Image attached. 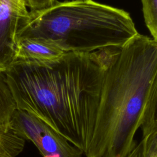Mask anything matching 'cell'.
Here are the masks:
<instances>
[{"label": "cell", "mask_w": 157, "mask_h": 157, "mask_svg": "<svg viewBox=\"0 0 157 157\" xmlns=\"http://www.w3.org/2000/svg\"><path fill=\"white\" fill-rule=\"evenodd\" d=\"M139 34L129 13L93 0L59 2L45 10L29 11L18 40L49 39L64 52L89 53L121 48Z\"/></svg>", "instance_id": "cell-3"}, {"label": "cell", "mask_w": 157, "mask_h": 157, "mask_svg": "<svg viewBox=\"0 0 157 157\" xmlns=\"http://www.w3.org/2000/svg\"><path fill=\"white\" fill-rule=\"evenodd\" d=\"M145 24L152 38L157 41V0H141Z\"/></svg>", "instance_id": "cell-9"}, {"label": "cell", "mask_w": 157, "mask_h": 157, "mask_svg": "<svg viewBox=\"0 0 157 157\" xmlns=\"http://www.w3.org/2000/svg\"><path fill=\"white\" fill-rule=\"evenodd\" d=\"M115 49L66 52L50 61L15 60L4 75L16 109L39 118L84 153Z\"/></svg>", "instance_id": "cell-1"}, {"label": "cell", "mask_w": 157, "mask_h": 157, "mask_svg": "<svg viewBox=\"0 0 157 157\" xmlns=\"http://www.w3.org/2000/svg\"><path fill=\"white\" fill-rule=\"evenodd\" d=\"M4 71L0 69V126L8 129L11 128V118L17 109L6 82Z\"/></svg>", "instance_id": "cell-7"}, {"label": "cell", "mask_w": 157, "mask_h": 157, "mask_svg": "<svg viewBox=\"0 0 157 157\" xmlns=\"http://www.w3.org/2000/svg\"><path fill=\"white\" fill-rule=\"evenodd\" d=\"M28 15L25 0H0V69L14 61L17 33Z\"/></svg>", "instance_id": "cell-5"}, {"label": "cell", "mask_w": 157, "mask_h": 157, "mask_svg": "<svg viewBox=\"0 0 157 157\" xmlns=\"http://www.w3.org/2000/svg\"><path fill=\"white\" fill-rule=\"evenodd\" d=\"M25 140L12 128L0 127V157H17L24 149Z\"/></svg>", "instance_id": "cell-8"}, {"label": "cell", "mask_w": 157, "mask_h": 157, "mask_svg": "<svg viewBox=\"0 0 157 157\" xmlns=\"http://www.w3.org/2000/svg\"><path fill=\"white\" fill-rule=\"evenodd\" d=\"M157 41L138 34L113 52L105 69L86 157H126L157 131Z\"/></svg>", "instance_id": "cell-2"}, {"label": "cell", "mask_w": 157, "mask_h": 157, "mask_svg": "<svg viewBox=\"0 0 157 157\" xmlns=\"http://www.w3.org/2000/svg\"><path fill=\"white\" fill-rule=\"evenodd\" d=\"M16 134L32 142L42 157H82L83 152L36 117L16 109L10 121Z\"/></svg>", "instance_id": "cell-4"}, {"label": "cell", "mask_w": 157, "mask_h": 157, "mask_svg": "<svg viewBox=\"0 0 157 157\" xmlns=\"http://www.w3.org/2000/svg\"><path fill=\"white\" fill-rule=\"evenodd\" d=\"M65 1H74V0H64Z\"/></svg>", "instance_id": "cell-12"}, {"label": "cell", "mask_w": 157, "mask_h": 157, "mask_svg": "<svg viewBox=\"0 0 157 157\" xmlns=\"http://www.w3.org/2000/svg\"><path fill=\"white\" fill-rule=\"evenodd\" d=\"M126 157H145V139L142 138L134 148Z\"/></svg>", "instance_id": "cell-11"}, {"label": "cell", "mask_w": 157, "mask_h": 157, "mask_svg": "<svg viewBox=\"0 0 157 157\" xmlns=\"http://www.w3.org/2000/svg\"><path fill=\"white\" fill-rule=\"evenodd\" d=\"M0 127H1V126H0ZM6 129H7V128H6Z\"/></svg>", "instance_id": "cell-13"}, {"label": "cell", "mask_w": 157, "mask_h": 157, "mask_svg": "<svg viewBox=\"0 0 157 157\" xmlns=\"http://www.w3.org/2000/svg\"><path fill=\"white\" fill-rule=\"evenodd\" d=\"M64 53L49 39L42 37L25 38L17 40L15 60L50 61L60 58Z\"/></svg>", "instance_id": "cell-6"}, {"label": "cell", "mask_w": 157, "mask_h": 157, "mask_svg": "<svg viewBox=\"0 0 157 157\" xmlns=\"http://www.w3.org/2000/svg\"><path fill=\"white\" fill-rule=\"evenodd\" d=\"M57 0H25L26 5L31 12H37L45 10L55 5Z\"/></svg>", "instance_id": "cell-10"}]
</instances>
